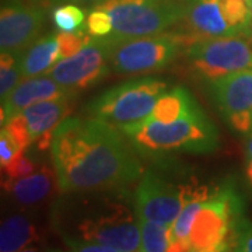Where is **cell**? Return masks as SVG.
Listing matches in <instances>:
<instances>
[{
  "mask_svg": "<svg viewBox=\"0 0 252 252\" xmlns=\"http://www.w3.org/2000/svg\"><path fill=\"white\" fill-rule=\"evenodd\" d=\"M119 132L94 117L67 118L56 127L51 156L62 193L127 188L140 180V160Z\"/></svg>",
  "mask_w": 252,
  "mask_h": 252,
  "instance_id": "1",
  "label": "cell"
},
{
  "mask_svg": "<svg viewBox=\"0 0 252 252\" xmlns=\"http://www.w3.org/2000/svg\"><path fill=\"white\" fill-rule=\"evenodd\" d=\"M54 225L73 251H140L135 193L129 187L63 193L54 206Z\"/></svg>",
  "mask_w": 252,
  "mask_h": 252,
  "instance_id": "2",
  "label": "cell"
},
{
  "mask_svg": "<svg viewBox=\"0 0 252 252\" xmlns=\"http://www.w3.org/2000/svg\"><path fill=\"white\" fill-rule=\"evenodd\" d=\"M119 130L136 153L161 164L175 154H209L220 147L219 129L202 108L170 124L143 121Z\"/></svg>",
  "mask_w": 252,
  "mask_h": 252,
  "instance_id": "3",
  "label": "cell"
},
{
  "mask_svg": "<svg viewBox=\"0 0 252 252\" xmlns=\"http://www.w3.org/2000/svg\"><path fill=\"white\" fill-rule=\"evenodd\" d=\"M250 227L244 213V202L233 177L217 185L195 217L190 231V251H235Z\"/></svg>",
  "mask_w": 252,
  "mask_h": 252,
  "instance_id": "4",
  "label": "cell"
},
{
  "mask_svg": "<svg viewBox=\"0 0 252 252\" xmlns=\"http://www.w3.org/2000/svg\"><path fill=\"white\" fill-rule=\"evenodd\" d=\"M167 90L168 84L157 77L130 79L91 99L86 111L90 117L122 129L150 117L154 105Z\"/></svg>",
  "mask_w": 252,
  "mask_h": 252,
  "instance_id": "5",
  "label": "cell"
},
{
  "mask_svg": "<svg viewBox=\"0 0 252 252\" xmlns=\"http://www.w3.org/2000/svg\"><path fill=\"white\" fill-rule=\"evenodd\" d=\"M95 9L108 11L114 30L111 39H129L161 34L184 17L178 0H104Z\"/></svg>",
  "mask_w": 252,
  "mask_h": 252,
  "instance_id": "6",
  "label": "cell"
},
{
  "mask_svg": "<svg viewBox=\"0 0 252 252\" xmlns=\"http://www.w3.org/2000/svg\"><path fill=\"white\" fill-rule=\"evenodd\" d=\"M111 69L119 74H142L162 70L174 62L187 39L182 34L111 39Z\"/></svg>",
  "mask_w": 252,
  "mask_h": 252,
  "instance_id": "7",
  "label": "cell"
},
{
  "mask_svg": "<svg viewBox=\"0 0 252 252\" xmlns=\"http://www.w3.org/2000/svg\"><path fill=\"white\" fill-rule=\"evenodd\" d=\"M192 72L212 83L231 73L252 69V35L207 38L187 48Z\"/></svg>",
  "mask_w": 252,
  "mask_h": 252,
  "instance_id": "8",
  "label": "cell"
},
{
  "mask_svg": "<svg viewBox=\"0 0 252 252\" xmlns=\"http://www.w3.org/2000/svg\"><path fill=\"white\" fill-rule=\"evenodd\" d=\"M198 187L174 184L152 170L143 172L135 192L136 217L172 227Z\"/></svg>",
  "mask_w": 252,
  "mask_h": 252,
  "instance_id": "9",
  "label": "cell"
},
{
  "mask_svg": "<svg viewBox=\"0 0 252 252\" xmlns=\"http://www.w3.org/2000/svg\"><path fill=\"white\" fill-rule=\"evenodd\" d=\"M111 69V42L105 38H91L79 54L63 58L44 74L52 77L76 97L83 90L94 87Z\"/></svg>",
  "mask_w": 252,
  "mask_h": 252,
  "instance_id": "10",
  "label": "cell"
},
{
  "mask_svg": "<svg viewBox=\"0 0 252 252\" xmlns=\"http://www.w3.org/2000/svg\"><path fill=\"white\" fill-rule=\"evenodd\" d=\"M209 93L227 125L247 136L252 130V69L209 83Z\"/></svg>",
  "mask_w": 252,
  "mask_h": 252,
  "instance_id": "11",
  "label": "cell"
},
{
  "mask_svg": "<svg viewBox=\"0 0 252 252\" xmlns=\"http://www.w3.org/2000/svg\"><path fill=\"white\" fill-rule=\"evenodd\" d=\"M44 23V11L26 0H1L0 49L1 52H24L35 42Z\"/></svg>",
  "mask_w": 252,
  "mask_h": 252,
  "instance_id": "12",
  "label": "cell"
},
{
  "mask_svg": "<svg viewBox=\"0 0 252 252\" xmlns=\"http://www.w3.org/2000/svg\"><path fill=\"white\" fill-rule=\"evenodd\" d=\"M74 98L72 93L45 74L24 79L4 99H1V126L24 109L46 99Z\"/></svg>",
  "mask_w": 252,
  "mask_h": 252,
  "instance_id": "13",
  "label": "cell"
},
{
  "mask_svg": "<svg viewBox=\"0 0 252 252\" xmlns=\"http://www.w3.org/2000/svg\"><path fill=\"white\" fill-rule=\"evenodd\" d=\"M182 20L188 30V34H182L187 46L200 39L237 35L225 21L220 0H189Z\"/></svg>",
  "mask_w": 252,
  "mask_h": 252,
  "instance_id": "14",
  "label": "cell"
},
{
  "mask_svg": "<svg viewBox=\"0 0 252 252\" xmlns=\"http://www.w3.org/2000/svg\"><path fill=\"white\" fill-rule=\"evenodd\" d=\"M72 98H58L39 101L24 109L21 114L26 118L32 143L44 150L52 143L56 127L67 117Z\"/></svg>",
  "mask_w": 252,
  "mask_h": 252,
  "instance_id": "15",
  "label": "cell"
},
{
  "mask_svg": "<svg viewBox=\"0 0 252 252\" xmlns=\"http://www.w3.org/2000/svg\"><path fill=\"white\" fill-rule=\"evenodd\" d=\"M61 46L56 34H48L28 46L21 54V72L24 79L35 77L49 70L61 61Z\"/></svg>",
  "mask_w": 252,
  "mask_h": 252,
  "instance_id": "16",
  "label": "cell"
},
{
  "mask_svg": "<svg viewBox=\"0 0 252 252\" xmlns=\"http://www.w3.org/2000/svg\"><path fill=\"white\" fill-rule=\"evenodd\" d=\"M199 108L200 105L196 102V99L193 98V95L185 87L177 86L162 94L157 101V104L154 105L150 117L144 121L170 124L174 121H178L181 118L188 117Z\"/></svg>",
  "mask_w": 252,
  "mask_h": 252,
  "instance_id": "17",
  "label": "cell"
},
{
  "mask_svg": "<svg viewBox=\"0 0 252 252\" xmlns=\"http://www.w3.org/2000/svg\"><path fill=\"white\" fill-rule=\"evenodd\" d=\"M3 189H6L17 203L31 206L45 200L52 193L54 177L48 168H42L41 171L10 182Z\"/></svg>",
  "mask_w": 252,
  "mask_h": 252,
  "instance_id": "18",
  "label": "cell"
},
{
  "mask_svg": "<svg viewBox=\"0 0 252 252\" xmlns=\"http://www.w3.org/2000/svg\"><path fill=\"white\" fill-rule=\"evenodd\" d=\"M38 231L28 217L14 215L7 217L0 227V251L20 252L32 250L38 244Z\"/></svg>",
  "mask_w": 252,
  "mask_h": 252,
  "instance_id": "19",
  "label": "cell"
},
{
  "mask_svg": "<svg viewBox=\"0 0 252 252\" xmlns=\"http://www.w3.org/2000/svg\"><path fill=\"white\" fill-rule=\"evenodd\" d=\"M140 230V251L165 252L170 251L172 237L171 225L137 219Z\"/></svg>",
  "mask_w": 252,
  "mask_h": 252,
  "instance_id": "20",
  "label": "cell"
},
{
  "mask_svg": "<svg viewBox=\"0 0 252 252\" xmlns=\"http://www.w3.org/2000/svg\"><path fill=\"white\" fill-rule=\"evenodd\" d=\"M220 7L237 35H252V11L248 0H220Z\"/></svg>",
  "mask_w": 252,
  "mask_h": 252,
  "instance_id": "21",
  "label": "cell"
},
{
  "mask_svg": "<svg viewBox=\"0 0 252 252\" xmlns=\"http://www.w3.org/2000/svg\"><path fill=\"white\" fill-rule=\"evenodd\" d=\"M21 54L1 52L0 56V98L4 99L24 80L21 72Z\"/></svg>",
  "mask_w": 252,
  "mask_h": 252,
  "instance_id": "22",
  "label": "cell"
},
{
  "mask_svg": "<svg viewBox=\"0 0 252 252\" xmlns=\"http://www.w3.org/2000/svg\"><path fill=\"white\" fill-rule=\"evenodd\" d=\"M52 21L63 32H74L84 28L86 13L74 4H66L52 11Z\"/></svg>",
  "mask_w": 252,
  "mask_h": 252,
  "instance_id": "23",
  "label": "cell"
},
{
  "mask_svg": "<svg viewBox=\"0 0 252 252\" xmlns=\"http://www.w3.org/2000/svg\"><path fill=\"white\" fill-rule=\"evenodd\" d=\"M1 130L6 132L7 137L13 142L18 152H26L32 144L31 133L28 130L27 122H26V118L23 114H18L16 117L9 119L4 125L1 126Z\"/></svg>",
  "mask_w": 252,
  "mask_h": 252,
  "instance_id": "24",
  "label": "cell"
},
{
  "mask_svg": "<svg viewBox=\"0 0 252 252\" xmlns=\"http://www.w3.org/2000/svg\"><path fill=\"white\" fill-rule=\"evenodd\" d=\"M1 172H3L1 185L6 187L13 181L24 178L35 172V164L28 156H26V152H20L11 161L7 162L6 165H1Z\"/></svg>",
  "mask_w": 252,
  "mask_h": 252,
  "instance_id": "25",
  "label": "cell"
},
{
  "mask_svg": "<svg viewBox=\"0 0 252 252\" xmlns=\"http://www.w3.org/2000/svg\"><path fill=\"white\" fill-rule=\"evenodd\" d=\"M91 38L93 36L89 34L87 28H81V30L74 31V32L61 31V34H58V41H59V46H61L62 59L79 54L81 49L90 42Z\"/></svg>",
  "mask_w": 252,
  "mask_h": 252,
  "instance_id": "26",
  "label": "cell"
},
{
  "mask_svg": "<svg viewBox=\"0 0 252 252\" xmlns=\"http://www.w3.org/2000/svg\"><path fill=\"white\" fill-rule=\"evenodd\" d=\"M86 28L89 31V34L94 38H105L108 36L112 30V18L109 16L108 11L101 9H94L90 13V16L86 21Z\"/></svg>",
  "mask_w": 252,
  "mask_h": 252,
  "instance_id": "27",
  "label": "cell"
},
{
  "mask_svg": "<svg viewBox=\"0 0 252 252\" xmlns=\"http://www.w3.org/2000/svg\"><path fill=\"white\" fill-rule=\"evenodd\" d=\"M17 153H20V152L16 149V146L7 137L6 132L1 130L0 132V164L6 165L7 162L11 161L16 157Z\"/></svg>",
  "mask_w": 252,
  "mask_h": 252,
  "instance_id": "28",
  "label": "cell"
},
{
  "mask_svg": "<svg viewBox=\"0 0 252 252\" xmlns=\"http://www.w3.org/2000/svg\"><path fill=\"white\" fill-rule=\"evenodd\" d=\"M244 175L248 188L252 192V130L245 136V164H244Z\"/></svg>",
  "mask_w": 252,
  "mask_h": 252,
  "instance_id": "29",
  "label": "cell"
},
{
  "mask_svg": "<svg viewBox=\"0 0 252 252\" xmlns=\"http://www.w3.org/2000/svg\"><path fill=\"white\" fill-rule=\"evenodd\" d=\"M235 251H241V252H252V223L250 224V227L245 230V233L241 237L240 243L237 245Z\"/></svg>",
  "mask_w": 252,
  "mask_h": 252,
  "instance_id": "30",
  "label": "cell"
},
{
  "mask_svg": "<svg viewBox=\"0 0 252 252\" xmlns=\"http://www.w3.org/2000/svg\"><path fill=\"white\" fill-rule=\"evenodd\" d=\"M62 1H79V3H86V1H104V0H62Z\"/></svg>",
  "mask_w": 252,
  "mask_h": 252,
  "instance_id": "31",
  "label": "cell"
},
{
  "mask_svg": "<svg viewBox=\"0 0 252 252\" xmlns=\"http://www.w3.org/2000/svg\"><path fill=\"white\" fill-rule=\"evenodd\" d=\"M250 7H251V11H252V0L250 1Z\"/></svg>",
  "mask_w": 252,
  "mask_h": 252,
  "instance_id": "32",
  "label": "cell"
},
{
  "mask_svg": "<svg viewBox=\"0 0 252 252\" xmlns=\"http://www.w3.org/2000/svg\"><path fill=\"white\" fill-rule=\"evenodd\" d=\"M250 1H251V0H248V3H250Z\"/></svg>",
  "mask_w": 252,
  "mask_h": 252,
  "instance_id": "33",
  "label": "cell"
}]
</instances>
